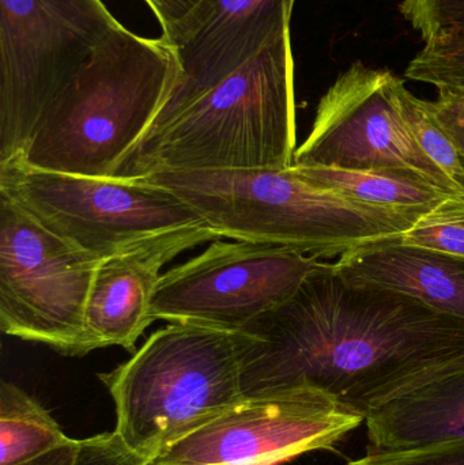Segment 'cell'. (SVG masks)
<instances>
[{
  "mask_svg": "<svg viewBox=\"0 0 464 465\" xmlns=\"http://www.w3.org/2000/svg\"><path fill=\"white\" fill-rule=\"evenodd\" d=\"M244 396L312 388L367 418L464 368V320L321 262L283 302L236 331Z\"/></svg>",
  "mask_w": 464,
  "mask_h": 465,
  "instance_id": "1",
  "label": "cell"
},
{
  "mask_svg": "<svg viewBox=\"0 0 464 465\" xmlns=\"http://www.w3.org/2000/svg\"><path fill=\"white\" fill-rule=\"evenodd\" d=\"M179 76L161 38L119 26L68 79L44 112L27 163L76 176L114 177L146 135Z\"/></svg>",
  "mask_w": 464,
  "mask_h": 465,
  "instance_id": "2",
  "label": "cell"
},
{
  "mask_svg": "<svg viewBox=\"0 0 464 465\" xmlns=\"http://www.w3.org/2000/svg\"><path fill=\"white\" fill-rule=\"evenodd\" d=\"M190 204L221 238L341 256L400 237L424 214L360 203L293 169L155 172L141 177Z\"/></svg>",
  "mask_w": 464,
  "mask_h": 465,
  "instance_id": "3",
  "label": "cell"
},
{
  "mask_svg": "<svg viewBox=\"0 0 464 465\" xmlns=\"http://www.w3.org/2000/svg\"><path fill=\"white\" fill-rule=\"evenodd\" d=\"M296 152L291 26L255 57L193 101L149 143L120 163L114 177L155 172L286 169Z\"/></svg>",
  "mask_w": 464,
  "mask_h": 465,
  "instance_id": "4",
  "label": "cell"
},
{
  "mask_svg": "<svg viewBox=\"0 0 464 465\" xmlns=\"http://www.w3.org/2000/svg\"><path fill=\"white\" fill-rule=\"evenodd\" d=\"M233 331L169 322L100 380L125 445L150 461L245 398Z\"/></svg>",
  "mask_w": 464,
  "mask_h": 465,
  "instance_id": "5",
  "label": "cell"
},
{
  "mask_svg": "<svg viewBox=\"0 0 464 465\" xmlns=\"http://www.w3.org/2000/svg\"><path fill=\"white\" fill-rule=\"evenodd\" d=\"M0 193L100 260L163 232L206 223L176 193L146 180L43 171L22 155L0 163Z\"/></svg>",
  "mask_w": 464,
  "mask_h": 465,
  "instance_id": "6",
  "label": "cell"
},
{
  "mask_svg": "<svg viewBox=\"0 0 464 465\" xmlns=\"http://www.w3.org/2000/svg\"><path fill=\"white\" fill-rule=\"evenodd\" d=\"M119 26L103 0H0V163L25 155L49 104Z\"/></svg>",
  "mask_w": 464,
  "mask_h": 465,
  "instance_id": "7",
  "label": "cell"
},
{
  "mask_svg": "<svg viewBox=\"0 0 464 465\" xmlns=\"http://www.w3.org/2000/svg\"><path fill=\"white\" fill-rule=\"evenodd\" d=\"M101 260L0 193V328L65 357L92 352L84 313Z\"/></svg>",
  "mask_w": 464,
  "mask_h": 465,
  "instance_id": "8",
  "label": "cell"
},
{
  "mask_svg": "<svg viewBox=\"0 0 464 465\" xmlns=\"http://www.w3.org/2000/svg\"><path fill=\"white\" fill-rule=\"evenodd\" d=\"M319 264L278 246L217 240L161 275L152 316L236 332L288 300Z\"/></svg>",
  "mask_w": 464,
  "mask_h": 465,
  "instance_id": "9",
  "label": "cell"
},
{
  "mask_svg": "<svg viewBox=\"0 0 464 465\" xmlns=\"http://www.w3.org/2000/svg\"><path fill=\"white\" fill-rule=\"evenodd\" d=\"M364 422L312 388L245 396L147 465H282L332 450Z\"/></svg>",
  "mask_w": 464,
  "mask_h": 465,
  "instance_id": "10",
  "label": "cell"
},
{
  "mask_svg": "<svg viewBox=\"0 0 464 465\" xmlns=\"http://www.w3.org/2000/svg\"><path fill=\"white\" fill-rule=\"evenodd\" d=\"M397 78L391 71L361 62L349 65L319 101L312 130L294 152L293 165L405 169L463 196L428 160L409 130L395 95Z\"/></svg>",
  "mask_w": 464,
  "mask_h": 465,
  "instance_id": "11",
  "label": "cell"
},
{
  "mask_svg": "<svg viewBox=\"0 0 464 465\" xmlns=\"http://www.w3.org/2000/svg\"><path fill=\"white\" fill-rule=\"evenodd\" d=\"M294 2L202 0L171 35L160 37L174 52L179 76L146 135L127 155L149 143L193 101L250 62L280 30L291 26Z\"/></svg>",
  "mask_w": 464,
  "mask_h": 465,
  "instance_id": "12",
  "label": "cell"
},
{
  "mask_svg": "<svg viewBox=\"0 0 464 465\" xmlns=\"http://www.w3.org/2000/svg\"><path fill=\"white\" fill-rule=\"evenodd\" d=\"M217 240L220 234L204 223L163 232L101 260L84 313L93 351L117 346L135 352L136 341L155 322L152 305L161 268L183 252Z\"/></svg>",
  "mask_w": 464,
  "mask_h": 465,
  "instance_id": "13",
  "label": "cell"
},
{
  "mask_svg": "<svg viewBox=\"0 0 464 465\" xmlns=\"http://www.w3.org/2000/svg\"><path fill=\"white\" fill-rule=\"evenodd\" d=\"M335 267L350 281L403 292L464 320V257L410 245L397 237L346 252Z\"/></svg>",
  "mask_w": 464,
  "mask_h": 465,
  "instance_id": "14",
  "label": "cell"
},
{
  "mask_svg": "<svg viewBox=\"0 0 464 465\" xmlns=\"http://www.w3.org/2000/svg\"><path fill=\"white\" fill-rule=\"evenodd\" d=\"M370 455L411 452L464 440V368L392 399L365 418Z\"/></svg>",
  "mask_w": 464,
  "mask_h": 465,
  "instance_id": "15",
  "label": "cell"
},
{
  "mask_svg": "<svg viewBox=\"0 0 464 465\" xmlns=\"http://www.w3.org/2000/svg\"><path fill=\"white\" fill-rule=\"evenodd\" d=\"M302 179L316 187L370 206L398 212L427 214L444 202L463 196L451 195L421 174L405 169H348L291 165Z\"/></svg>",
  "mask_w": 464,
  "mask_h": 465,
  "instance_id": "16",
  "label": "cell"
},
{
  "mask_svg": "<svg viewBox=\"0 0 464 465\" xmlns=\"http://www.w3.org/2000/svg\"><path fill=\"white\" fill-rule=\"evenodd\" d=\"M68 440L35 398L13 382H0V465L30 460Z\"/></svg>",
  "mask_w": 464,
  "mask_h": 465,
  "instance_id": "17",
  "label": "cell"
},
{
  "mask_svg": "<svg viewBox=\"0 0 464 465\" xmlns=\"http://www.w3.org/2000/svg\"><path fill=\"white\" fill-rule=\"evenodd\" d=\"M395 95L421 152L464 196V153L441 124L432 101L416 97L400 76L395 82Z\"/></svg>",
  "mask_w": 464,
  "mask_h": 465,
  "instance_id": "18",
  "label": "cell"
},
{
  "mask_svg": "<svg viewBox=\"0 0 464 465\" xmlns=\"http://www.w3.org/2000/svg\"><path fill=\"white\" fill-rule=\"evenodd\" d=\"M424 43L406 67V78L432 84L444 94H464V22Z\"/></svg>",
  "mask_w": 464,
  "mask_h": 465,
  "instance_id": "19",
  "label": "cell"
},
{
  "mask_svg": "<svg viewBox=\"0 0 464 465\" xmlns=\"http://www.w3.org/2000/svg\"><path fill=\"white\" fill-rule=\"evenodd\" d=\"M400 241L464 257V198H452L422 215Z\"/></svg>",
  "mask_w": 464,
  "mask_h": 465,
  "instance_id": "20",
  "label": "cell"
},
{
  "mask_svg": "<svg viewBox=\"0 0 464 465\" xmlns=\"http://www.w3.org/2000/svg\"><path fill=\"white\" fill-rule=\"evenodd\" d=\"M400 10L424 41L464 22V0H402Z\"/></svg>",
  "mask_w": 464,
  "mask_h": 465,
  "instance_id": "21",
  "label": "cell"
},
{
  "mask_svg": "<svg viewBox=\"0 0 464 465\" xmlns=\"http://www.w3.org/2000/svg\"><path fill=\"white\" fill-rule=\"evenodd\" d=\"M149 461L130 450L116 431L79 440L74 465H147Z\"/></svg>",
  "mask_w": 464,
  "mask_h": 465,
  "instance_id": "22",
  "label": "cell"
},
{
  "mask_svg": "<svg viewBox=\"0 0 464 465\" xmlns=\"http://www.w3.org/2000/svg\"><path fill=\"white\" fill-rule=\"evenodd\" d=\"M349 465H464L463 441L449 442L411 452L367 455Z\"/></svg>",
  "mask_w": 464,
  "mask_h": 465,
  "instance_id": "23",
  "label": "cell"
},
{
  "mask_svg": "<svg viewBox=\"0 0 464 465\" xmlns=\"http://www.w3.org/2000/svg\"><path fill=\"white\" fill-rule=\"evenodd\" d=\"M441 124L464 153V94H443L432 101Z\"/></svg>",
  "mask_w": 464,
  "mask_h": 465,
  "instance_id": "24",
  "label": "cell"
},
{
  "mask_svg": "<svg viewBox=\"0 0 464 465\" xmlns=\"http://www.w3.org/2000/svg\"><path fill=\"white\" fill-rule=\"evenodd\" d=\"M160 22L163 35H171L196 7L202 0H144Z\"/></svg>",
  "mask_w": 464,
  "mask_h": 465,
  "instance_id": "25",
  "label": "cell"
},
{
  "mask_svg": "<svg viewBox=\"0 0 464 465\" xmlns=\"http://www.w3.org/2000/svg\"><path fill=\"white\" fill-rule=\"evenodd\" d=\"M79 440H68L64 444L30 459V460L22 461V463L14 465H74L76 456H78Z\"/></svg>",
  "mask_w": 464,
  "mask_h": 465,
  "instance_id": "26",
  "label": "cell"
}]
</instances>
